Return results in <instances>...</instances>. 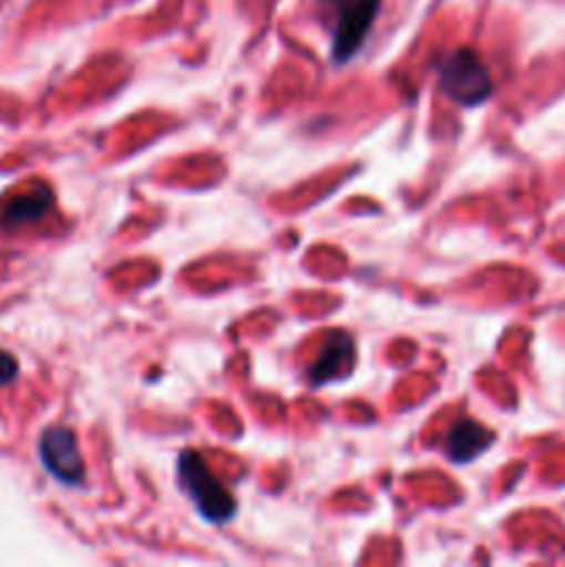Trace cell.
<instances>
[{"label":"cell","instance_id":"cell-1","mask_svg":"<svg viewBox=\"0 0 565 567\" xmlns=\"http://www.w3.org/2000/svg\"><path fill=\"white\" fill-rule=\"evenodd\" d=\"M177 474H181L183 491L194 502L205 520L210 524H227L236 515V502L230 493L225 491L219 480L208 471L205 460L197 452H183L181 463H177Z\"/></svg>","mask_w":565,"mask_h":567},{"label":"cell","instance_id":"cell-2","mask_svg":"<svg viewBox=\"0 0 565 567\" xmlns=\"http://www.w3.org/2000/svg\"><path fill=\"white\" fill-rule=\"evenodd\" d=\"M441 89L460 105H480L491 97V72L474 50H458L441 64Z\"/></svg>","mask_w":565,"mask_h":567},{"label":"cell","instance_id":"cell-3","mask_svg":"<svg viewBox=\"0 0 565 567\" xmlns=\"http://www.w3.org/2000/svg\"><path fill=\"white\" fill-rule=\"evenodd\" d=\"M336 6V28H332V59L347 61L358 53L366 33L374 25L380 0H325Z\"/></svg>","mask_w":565,"mask_h":567},{"label":"cell","instance_id":"cell-4","mask_svg":"<svg viewBox=\"0 0 565 567\" xmlns=\"http://www.w3.org/2000/svg\"><path fill=\"white\" fill-rule=\"evenodd\" d=\"M39 454H42L44 468L64 485H81L83 476H86V465L78 454L75 435L64 426H53V430L44 432L42 441H39Z\"/></svg>","mask_w":565,"mask_h":567},{"label":"cell","instance_id":"cell-5","mask_svg":"<svg viewBox=\"0 0 565 567\" xmlns=\"http://www.w3.org/2000/svg\"><path fill=\"white\" fill-rule=\"evenodd\" d=\"M352 358H355L352 338L343 336V332H336V336H330L327 347L321 349L319 360H316L314 371H310V382H314V385H321V382L338 380V377H343L349 371Z\"/></svg>","mask_w":565,"mask_h":567},{"label":"cell","instance_id":"cell-6","mask_svg":"<svg viewBox=\"0 0 565 567\" xmlns=\"http://www.w3.org/2000/svg\"><path fill=\"white\" fill-rule=\"evenodd\" d=\"M50 208H53V194L42 186L33 188V192L14 194V197L0 208V219H3L6 227L31 225V221L42 219Z\"/></svg>","mask_w":565,"mask_h":567},{"label":"cell","instance_id":"cell-7","mask_svg":"<svg viewBox=\"0 0 565 567\" xmlns=\"http://www.w3.org/2000/svg\"><path fill=\"white\" fill-rule=\"evenodd\" d=\"M491 443H493L491 430H485V426L476 424V421L463 419L452 432H449L446 452L454 463H469V460H474L476 454L485 452Z\"/></svg>","mask_w":565,"mask_h":567},{"label":"cell","instance_id":"cell-8","mask_svg":"<svg viewBox=\"0 0 565 567\" xmlns=\"http://www.w3.org/2000/svg\"><path fill=\"white\" fill-rule=\"evenodd\" d=\"M17 377V360L9 352H0V388L9 385Z\"/></svg>","mask_w":565,"mask_h":567}]
</instances>
